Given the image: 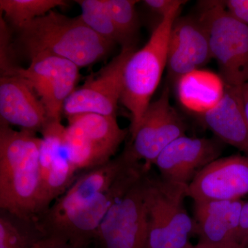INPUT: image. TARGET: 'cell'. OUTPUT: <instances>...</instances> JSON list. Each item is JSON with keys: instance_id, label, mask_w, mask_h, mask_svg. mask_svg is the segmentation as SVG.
<instances>
[{"instance_id": "6da1fadb", "label": "cell", "mask_w": 248, "mask_h": 248, "mask_svg": "<svg viewBox=\"0 0 248 248\" xmlns=\"http://www.w3.org/2000/svg\"><path fill=\"white\" fill-rule=\"evenodd\" d=\"M42 138L35 132L0 125V208L35 226L40 217Z\"/></svg>"}, {"instance_id": "7a4b0ae2", "label": "cell", "mask_w": 248, "mask_h": 248, "mask_svg": "<svg viewBox=\"0 0 248 248\" xmlns=\"http://www.w3.org/2000/svg\"><path fill=\"white\" fill-rule=\"evenodd\" d=\"M19 31L21 44L30 59L53 55L79 68L99 62L115 46L91 30L80 16L68 17L54 11Z\"/></svg>"}, {"instance_id": "3957f363", "label": "cell", "mask_w": 248, "mask_h": 248, "mask_svg": "<svg viewBox=\"0 0 248 248\" xmlns=\"http://www.w3.org/2000/svg\"><path fill=\"white\" fill-rule=\"evenodd\" d=\"M183 5L161 17L146 45L135 50L124 67L120 102L131 115L129 129L131 137L138 130L167 66L171 30Z\"/></svg>"}, {"instance_id": "277c9868", "label": "cell", "mask_w": 248, "mask_h": 248, "mask_svg": "<svg viewBox=\"0 0 248 248\" xmlns=\"http://www.w3.org/2000/svg\"><path fill=\"white\" fill-rule=\"evenodd\" d=\"M146 172L136 161L125 170L110 188L82 205L53 217H42L35 227L42 236H55L78 247H91L98 229L115 201Z\"/></svg>"}, {"instance_id": "5b68a950", "label": "cell", "mask_w": 248, "mask_h": 248, "mask_svg": "<svg viewBox=\"0 0 248 248\" xmlns=\"http://www.w3.org/2000/svg\"><path fill=\"white\" fill-rule=\"evenodd\" d=\"M208 32L213 58L226 86L248 82V26L232 16L224 1H202L197 16Z\"/></svg>"}, {"instance_id": "8992f818", "label": "cell", "mask_w": 248, "mask_h": 248, "mask_svg": "<svg viewBox=\"0 0 248 248\" xmlns=\"http://www.w3.org/2000/svg\"><path fill=\"white\" fill-rule=\"evenodd\" d=\"M187 186L149 174L147 187L148 236L146 248H184L194 234V221L184 206Z\"/></svg>"}, {"instance_id": "52a82bcc", "label": "cell", "mask_w": 248, "mask_h": 248, "mask_svg": "<svg viewBox=\"0 0 248 248\" xmlns=\"http://www.w3.org/2000/svg\"><path fill=\"white\" fill-rule=\"evenodd\" d=\"M67 118V151L78 171L110 161L129 133L121 128L116 115L84 113Z\"/></svg>"}, {"instance_id": "ba28073f", "label": "cell", "mask_w": 248, "mask_h": 248, "mask_svg": "<svg viewBox=\"0 0 248 248\" xmlns=\"http://www.w3.org/2000/svg\"><path fill=\"white\" fill-rule=\"evenodd\" d=\"M149 174L145 172L112 204L98 229L94 248H146Z\"/></svg>"}, {"instance_id": "9c48e42d", "label": "cell", "mask_w": 248, "mask_h": 248, "mask_svg": "<svg viewBox=\"0 0 248 248\" xmlns=\"http://www.w3.org/2000/svg\"><path fill=\"white\" fill-rule=\"evenodd\" d=\"M79 68L66 59L40 55L31 59L28 68L16 67L4 74L24 80L43 104L49 120L61 121L63 105L79 81Z\"/></svg>"}, {"instance_id": "30bf717a", "label": "cell", "mask_w": 248, "mask_h": 248, "mask_svg": "<svg viewBox=\"0 0 248 248\" xmlns=\"http://www.w3.org/2000/svg\"><path fill=\"white\" fill-rule=\"evenodd\" d=\"M186 125L170 101L169 87L151 102L127 147L130 154L151 171L155 160L170 143L186 135Z\"/></svg>"}, {"instance_id": "8fae6325", "label": "cell", "mask_w": 248, "mask_h": 248, "mask_svg": "<svg viewBox=\"0 0 248 248\" xmlns=\"http://www.w3.org/2000/svg\"><path fill=\"white\" fill-rule=\"evenodd\" d=\"M135 51L134 45L122 47L120 53L97 74L76 88L66 99L63 113L67 117L84 113L116 115L123 89L124 67Z\"/></svg>"}, {"instance_id": "7c38bea8", "label": "cell", "mask_w": 248, "mask_h": 248, "mask_svg": "<svg viewBox=\"0 0 248 248\" xmlns=\"http://www.w3.org/2000/svg\"><path fill=\"white\" fill-rule=\"evenodd\" d=\"M41 133L40 217L50 208L54 200L69 188L78 177L76 175L78 170L68 156L66 127L62 125L61 121H50Z\"/></svg>"}, {"instance_id": "4fadbf2b", "label": "cell", "mask_w": 248, "mask_h": 248, "mask_svg": "<svg viewBox=\"0 0 248 248\" xmlns=\"http://www.w3.org/2000/svg\"><path fill=\"white\" fill-rule=\"evenodd\" d=\"M248 195V156L218 158L205 166L187 187L194 202L241 200Z\"/></svg>"}, {"instance_id": "5bb4252c", "label": "cell", "mask_w": 248, "mask_h": 248, "mask_svg": "<svg viewBox=\"0 0 248 248\" xmlns=\"http://www.w3.org/2000/svg\"><path fill=\"white\" fill-rule=\"evenodd\" d=\"M222 151L218 140L184 135L160 153L154 166L166 182L188 187L202 170L220 158Z\"/></svg>"}, {"instance_id": "9a60e30c", "label": "cell", "mask_w": 248, "mask_h": 248, "mask_svg": "<svg viewBox=\"0 0 248 248\" xmlns=\"http://www.w3.org/2000/svg\"><path fill=\"white\" fill-rule=\"evenodd\" d=\"M245 201L194 202L197 248H241L236 242Z\"/></svg>"}, {"instance_id": "2e32d148", "label": "cell", "mask_w": 248, "mask_h": 248, "mask_svg": "<svg viewBox=\"0 0 248 248\" xmlns=\"http://www.w3.org/2000/svg\"><path fill=\"white\" fill-rule=\"evenodd\" d=\"M136 161L125 148L120 156L85 171L41 217L56 216L92 200L108 190L121 174Z\"/></svg>"}, {"instance_id": "e0dca14e", "label": "cell", "mask_w": 248, "mask_h": 248, "mask_svg": "<svg viewBox=\"0 0 248 248\" xmlns=\"http://www.w3.org/2000/svg\"><path fill=\"white\" fill-rule=\"evenodd\" d=\"M0 116L5 123L40 132L50 122L43 104L24 80L15 74L0 78Z\"/></svg>"}, {"instance_id": "ac0fdd59", "label": "cell", "mask_w": 248, "mask_h": 248, "mask_svg": "<svg viewBox=\"0 0 248 248\" xmlns=\"http://www.w3.org/2000/svg\"><path fill=\"white\" fill-rule=\"evenodd\" d=\"M241 87L226 86L221 101L201 116L205 125L220 141L237 148L248 156V122Z\"/></svg>"}, {"instance_id": "d6986e66", "label": "cell", "mask_w": 248, "mask_h": 248, "mask_svg": "<svg viewBox=\"0 0 248 248\" xmlns=\"http://www.w3.org/2000/svg\"><path fill=\"white\" fill-rule=\"evenodd\" d=\"M177 84L181 103L201 115L215 107L226 92V85L221 76L200 69L183 77Z\"/></svg>"}, {"instance_id": "ffe728a7", "label": "cell", "mask_w": 248, "mask_h": 248, "mask_svg": "<svg viewBox=\"0 0 248 248\" xmlns=\"http://www.w3.org/2000/svg\"><path fill=\"white\" fill-rule=\"evenodd\" d=\"M171 34L198 69L213 59L208 32L198 17H177L173 24Z\"/></svg>"}, {"instance_id": "44dd1931", "label": "cell", "mask_w": 248, "mask_h": 248, "mask_svg": "<svg viewBox=\"0 0 248 248\" xmlns=\"http://www.w3.org/2000/svg\"><path fill=\"white\" fill-rule=\"evenodd\" d=\"M65 5L66 1L63 0H1L0 10L10 22L20 30L37 18Z\"/></svg>"}, {"instance_id": "7402d4cb", "label": "cell", "mask_w": 248, "mask_h": 248, "mask_svg": "<svg viewBox=\"0 0 248 248\" xmlns=\"http://www.w3.org/2000/svg\"><path fill=\"white\" fill-rule=\"evenodd\" d=\"M81 10L80 17L94 32L112 43L124 46L123 39L116 29L104 0H77Z\"/></svg>"}, {"instance_id": "603a6c76", "label": "cell", "mask_w": 248, "mask_h": 248, "mask_svg": "<svg viewBox=\"0 0 248 248\" xmlns=\"http://www.w3.org/2000/svg\"><path fill=\"white\" fill-rule=\"evenodd\" d=\"M21 221L5 213L0 217V248H30L42 236L35 226H19Z\"/></svg>"}, {"instance_id": "cb8c5ba5", "label": "cell", "mask_w": 248, "mask_h": 248, "mask_svg": "<svg viewBox=\"0 0 248 248\" xmlns=\"http://www.w3.org/2000/svg\"><path fill=\"white\" fill-rule=\"evenodd\" d=\"M116 29L123 39L124 45H134L139 22L135 0H104ZM123 47V46H122Z\"/></svg>"}, {"instance_id": "d4e9b609", "label": "cell", "mask_w": 248, "mask_h": 248, "mask_svg": "<svg viewBox=\"0 0 248 248\" xmlns=\"http://www.w3.org/2000/svg\"><path fill=\"white\" fill-rule=\"evenodd\" d=\"M167 68L170 78L177 83L183 77L198 69L192 59L171 34L168 48Z\"/></svg>"}, {"instance_id": "484cf974", "label": "cell", "mask_w": 248, "mask_h": 248, "mask_svg": "<svg viewBox=\"0 0 248 248\" xmlns=\"http://www.w3.org/2000/svg\"><path fill=\"white\" fill-rule=\"evenodd\" d=\"M186 1L181 0H146L143 1L144 4L153 12L160 15L161 17L166 16L170 11L176 6L184 4Z\"/></svg>"}, {"instance_id": "4316f807", "label": "cell", "mask_w": 248, "mask_h": 248, "mask_svg": "<svg viewBox=\"0 0 248 248\" xmlns=\"http://www.w3.org/2000/svg\"><path fill=\"white\" fill-rule=\"evenodd\" d=\"M224 3L232 16L248 26V0H228Z\"/></svg>"}, {"instance_id": "83f0119b", "label": "cell", "mask_w": 248, "mask_h": 248, "mask_svg": "<svg viewBox=\"0 0 248 248\" xmlns=\"http://www.w3.org/2000/svg\"><path fill=\"white\" fill-rule=\"evenodd\" d=\"M236 242L240 248H248V201H245L241 210Z\"/></svg>"}, {"instance_id": "f1b7e54d", "label": "cell", "mask_w": 248, "mask_h": 248, "mask_svg": "<svg viewBox=\"0 0 248 248\" xmlns=\"http://www.w3.org/2000/svg\"><path fill=\"white\" fill-rule=\"evenodd\" d=\"M30 248H91V247H78L60 238L43 236L35 241Z\"/></svg>"}, {"instance_id": "f546056e", "label": "cell", "mask_w": 248, "mask_h": 248, "mask_svg": "<svg viewBox=\"0 0 248 248\" xmlns=\"http://www.w3.org/2000/svg\"><path fill=\"white\" fill-rule=\"evenodd\" d=\"M241 94H242L245 113H246V118H247L248 122V82L243 85L242 87H241Z\"/></svg>"}, {"instance_id": "4dcf8cb0", "label": "cell", "mask_w": 248, "mask_h": 248, "mask_svg": "<svg viewBox=\"0 0 248 248\" xmlns=\"http://www.w3.org/2000/svg\"><path fill=\"white\" fill-rule=\"evenodd\" d=\"M184 248H196L195 246H192V245L190 243V244L187 245V246H186V247Z\"/></svg>"}]
</instances>
